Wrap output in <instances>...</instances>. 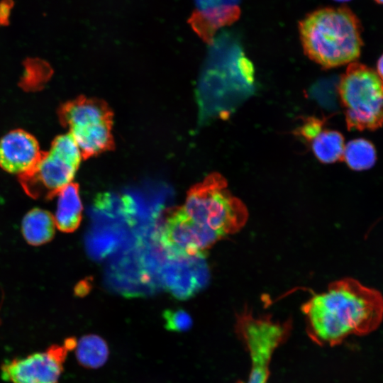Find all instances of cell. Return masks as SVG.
<instances>
[{
    "instance_id": "7c38bea8",
    "label": "cell",
    "mask_w": 383,
    "mask_h": 383,
    "mask_svg": "<svg viewBox=\"0 0 383 383\" xmlns=\"http://www.w3.org/2000/svg\"><path fill=\"white\" fill-rule=\"evenodd\" d=\"M240 13L239 7L232 4L204 11H194L189 23L204 41L211 45L216 30L235 21Z\"/></svg>"
},
{
    "instance_id": "3957f363",
    "label": "cell",
    "mask_w": 383,
    "mask_h": 383,
    "mask_svg": "<svg viewBox=\"0 0 383 383\" xmlns=\"http://www.w3.org/2000/svg\"><path fill=\"white\" fill-rule=\"evenodd\" d=\"M182 207L195 223L223 237L238 232L248 218L243 202L230 192L226 179L216 172L193 185Z\"/></svg>"
},
{
    "instance_id": "30bf717a",
    "label": "cell",
    "mask_w": 383,
    "mask_h": 383,
    "mask_svg": "<svg viewBox=\"0 0 383 383\" xmlns=\"http://www.w3.org/2000/svg\"><path fill=\"white\" fill-rule=\"evenodd\" d=\"M43 154L36 138L22 129L13 130L0 140V166L22 175L32 170Z\"/></svg>"
},
{
    "instance_id": "603a6c76",
    "label": "cell",
    "mask_w": 383,
    "mask_h": 383,
    "mask_svg": "<svg viewBox=\"0 0 383 383\" xmlns=\"http://www.w3.org/2000/svg\"><path fill=\"white\" fill-rule=\"evenodd\" d=\"M374 1L379 4L383 5V0H374Z\"/></svg>"
},
{
    "instance_id": "ba28073f",
    "label": "cell",
    "mask_w": 383,
    "mask_h": 383,
    "mask_svg": "<svg viewBox=\"0 0 383 383\" xmlns=\"http://www.w3.org/2000/svg\"><path fill=\"white\" fill-rule=\"evenodd\" d=\"M68 348L52 345L45 351L5 362L1 377L11 383H59Z\"/></svg>"
},
{
    "instance_id": "277c9868",
    "label": "cell",
    "mask_w": 383,
    "mask_h": 383,
    "mask_svg": "<svg viewBox=\"0 0 383 383\" xmlns=\"http://www.w3.org/2000/svg\"><path fill=\"white\" fill-rule=\"evenodd\" d=\"M338 91L348 130L383 126V80L375 70L357 62L349 64Z\"/></svg>"
},
{
    "instance_id": "7a4b0ae2",
    "label": "cell",
    "mask_w": 383,
    "mask_h": 383,
    "mask_svg": "<svg viewBox=\"0 0 383 383\" xmlns=\"http://www.w3.org/2000/svg\"><path fill=\"white\" fill-rule=\"evenodd\" d=\"M299 32L305 54L324 68L350 64L360 55L362 24L346 6L308 13L299 21Z\"/></svg>"
},
{
    "instance_id": "d6986e66",
    "label": "cell",
    "mask_w": 383,
    "mask_h": 383,
    "mask_svg": "<svg viewBox=\"0 0 383 383\" xmlns=\"http://www.w3.org/2000/svg\"><path fill=\"white\" fill-rule=\"evenodd\" d=\"M162 316L165 328L170 331H187L192 325V318L182 309H167L163 312Z\"/></svg>"
},
{
    "instance_id": "52a82bcc",
    "label": "cell",
    "mask_w": 383,
    "mask_h": 383,
    "mask_svg": "<svg viewBox=\"0 0 383 383\" xmlns=\"http://www.w3.org/2000/svg\"><path fill=\"white\" fill-rule=\"evenodd\" d=\"M223 237L195 223L182 207L169 213L160 231V243L171 259L206 254V250Z\"/></svg>"
},
{
    "instance_id": "6da1fadb",
    "label": "cell",
    "mask_w": 383,
    "mask_h": 383,
    "mask_svg": "<svg viewBox=\"0 0 383 383\" xmlns=\"http://www.w3.org/2000/svg\"><path fill=\"white\" fill-rule=\"evenodd\" d=\"M301 310L307 330L318 344L335 345L350 335L375 331L383 319V296L358 280L345 277L313 295Z\"/></svg>"
},
{
    "instance_id": "5b68a950",
    "label": "cell",
    "mask_w": 383,
    "mask_h": 383,
    "mask_svg": "<svg viewBox=\"0 0 383 383\" xmlns=\"http://www.w3.org/2000/svg\"><path fill=\"white\" fill-rule=\"evenodd\" d=\"M82 155L70 134L57 136L48 152L29 172L18 177L26 194L34 199H50L72 182Z\"/></svg>"
},
{
    "instance_id": "8fae6325",
    "label": "cell",
    "mask_w": 383,
    "mask_h": 383,
    "mask_svg": "<svg viewBox=\"0 0 383 383\" xmlns=\"http://www.w3.org/2000/svg\"><path fill=\"white\" fill-rule=\"evenodd\" d=\"M59 118L69 131L101 122H113V113L103 101L80 96L64 104Z\"/></svg>"
},
{
    "instance_id": "ffe728a7",
    "label": "cell",
    "mask_w": 383,
    "mask_h": 383,
    "mask_svg": "<svg viewBox=\"0 0 383 383\" xmlns=\"http://www.w3.org/2000/svg\"><path fill=\"white\" fill-rule=\"evenodd\" d=\"M324 122L315 117L307 118L296 134L304 138L306 141L311 140L323 129Z\"/></svg>"
},
{
    "instance_id": "7402d4cb",
    "label": "cell",
    "mask_w": 383,
    "mask_h": 383,
    "mask_svg": "<svg viewBox=\"0 0 383 383\" xmlns=\"http://www.w3.org/2000/svg\"><path fill=\"white\" fill-rule=\"evenodd\" d=\"M378 75L383 80V54L379 58L377 64V71Z\"/></svg>"
},
{
    "instance_id": "4fadbf2b",
    "label": "cell",
    "mask_w": 383,
    "mask_h": 383,
    "mask_svg": "<svg viewBox=\"0 0 383 383\" xmlns=\"http://www.w3.org/2000/svg\"><path fill=\"white\" fill-rule=\"evenodd\" d=\"M111 127L112 122H101L72 129L69 133L79 148L82 158L87 159L113 148Z\"/></svg>"
},
{
    "instance_id": "8992f818",
    "label": "cell",
    "mask_w": 383,
    "mask_h": 383,
    "mask_svg": "<svg viewBox=\"0 0 383 383\" xmlns=\"http://www.w3.org/2000/svg\"><path fill=\"white\" fill-rule=\"evenodd\" d=\"M237 326L250 352L251 369L245 383H267L274 350L288 331L289 325L270 317H255L247 310L238 316Z\"/></svg>"
},
{
    "instance_id": "2e32d148",
    "label": "cell",
    "mask_w": 383,
    "mask_h": 383,
    "mask_svg": "<svg viewBox=\"0 0 383 383\" xmlns=\"http://www.w3.org/2000/svg\"><path fill=\"white\" fill-rule=\"evenodd\" d=\"M76 357L85 367L96 369L103 366L109 357L106 342L100 336L89 334L82 336L76 345Z\"/></svg>"
},
{
    "instance_id": "9c48e42d",
    "label": "cell",
    "mask_w": 383,
    "mask_h": 383,
    "mask_svg": "<svg viewBox=\"0 0 383 383\" xmlns=\"http://www.w3.org/2000/svg\"><path fill=\"white\" fill-rule=\"evenodd\" d=\"M206 256L172 259L174 262L165 267L164 280L175 297L188 299L206 285L209 272Z\"/></svg>"
},
{
    "instance_id": "5bb4252c",
    "label": "cell",
    "mask_w": 383,
    "mask_h": 383,
    "mask_svg": "<svg viewBox=\"0 0 383 383\" xmlns=\"http://www.w3.org/2000/svg\"><path fill=\"white\" fill-rule=\"evenodd\" d=\"M58 196L57 210L54 217L55 226L65 233L74 231L82 221V204L79 185L71 182L63 187Z\"/></svg>"
},
{
    "instance_id": "ac0fdd59",
    "label": "cell",
    "mask_w": 383,
    "mask_h": 383,
    "mask_svg": "<svg viewBox=\"0 0 383 383\" xmlns=\"http://www.w3.org/2000/svg\"><path fill=\"white\" fill-rule=\"evenodd\" d=\"M377 154L373 144L364 138L349 141L344 148L342 160L355 171L366 170L373 167Z\"/></svg>"
},
{
    "instance_id": "9a60e30c",
    "label": "cell",
    "mask_w": 383,
    "mask_h": 383,
    "mask_svg": "<svg viewBox=\"0 0 383 383\" xmlns=\"http://www.w3.org/2000/svg\"><path fill=\"white\" fill-rule=\"evenodd\" d=\"M55 226V219L50 213L33 209L23 218L22 233L29 244L37 246L49 242L53 238Z\"/></svg>"
},
{
    "instance_id": "e0dca14e",
    "label": "cell",
    "mask_w": 383,
    "mask_h": 383,
    "mask_svg": "<svg viewBox=\"0 0 383 383\" xmlns=\"http://www.w3.org/2000/svg\"><path fill=\"white\" fill-rule=\"evenodd\" d=\"M310 143L313 154L320 162L333 163L342 160L345 145L340 133L323 129Z\"/></svg>"
},
{
    "instance_id": "cb8c5ba5",
    "label": "cell",
    "mask_w": 383,
    "mask_h": 383,
    "mask_svg": "<svg viewBox=\"0 0 383 383\" xmlns=\"http://www.w3.org/2000/svg\"><path fill=\"white\" fill-rule=\"evenodd\" d=\"M336 1H339V2H345V1H349L350 0H335Z\"/></svg>"
},
{
    "instance_id": "44dd1931",
    "label": "cell",
    "mask_w": 383,
    "mask_h": 383,
    "mask_svg": "<svg viewBox=\"0 0 383 383\" xmlns=\"http://www.w3.org/2000/svg\"><path fill=\"white\" fill-rule=\"evenodd\" d=\"M13 6L12 0H2L0 2V24L6 25L11 16V9Z\"/></svg>"
}]
</instances>
